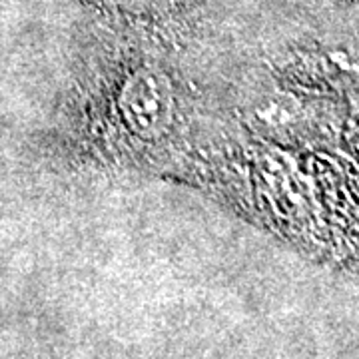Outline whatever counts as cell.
I'll use <instances>...</instances> for the list:
<instances>
[{"label":"cell","mask_w":359,"mask_h":359,"mask_svg":"<svg viewBox=\"0 0 359 359\" xmlns=\"http://www.w3.org/2000/svg\"><path fill=\"white\" fill-rule=\"evenodd\" d=\"M116 110L134 138L144 142L164 138L176 120V90L172 78L156 65L134 68L120 84Z\"/></svg>","instance_id":"cell-1"},{"label":"cell","mask_w":359,"mask_h":359,"mask_svg":"<svg viewBox=\"0 0 359 359\" xmlns=\"http://www.w3.org/2000/svg\"><path fill=\"white\" fill-rule=\"evenodd\" d=\"M302 118L304 108L299 98L283 90L259 94L248 110L250 124H254L262 132H287L295 128Z\"/></svg>","instance_id":"cell-2"},{"label":"cell","mask_w":359,"mask_h":359,"mask_svg":"<svg viewBox=\"0 0 359 359\" xmlns=\"http://www.w3.org/2000/svg\"><path fill=\"white\" fill-rule=\"evenodd\" d=\"M114 8L128 14H152L164 11L172 0H108Z\"/></svg>","instance_id":"cell-3"}]
</instances>
